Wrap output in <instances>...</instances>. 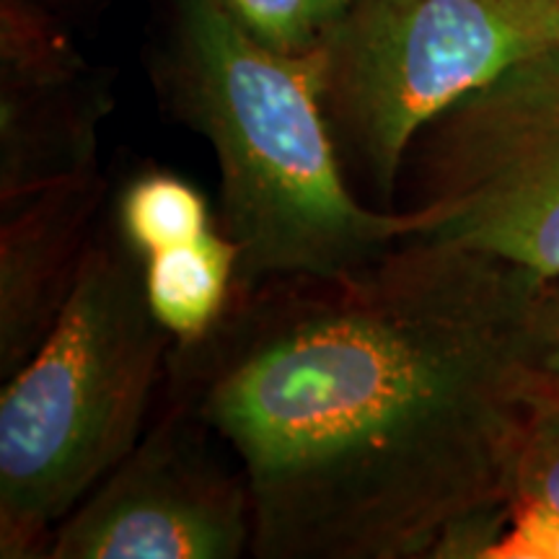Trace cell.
Listing matches in <instances>:
<instances>
[{"mask_svg":"<svg viewBox=\"0 0 559 559\" xmlns=\"http://www.w3.org/2000/svg\"><path fill=\"white\" fill-rule=\"evenodd\" d=\"M555 283L438 239L234 290L160 394L247 474L260 559L481 557L555 400Z\"/></svg>","mask_w":559,"mask_h":559,"instance_id":"cell-1","label":"cell"},{"mask_svg":"<svg viewBox=\"0 0 559 559\" xmlns=\"http://www.w3.org/2000/svg\"><path fill=\"white\" fill-rule=\"evenodd\" d=\"M151 75L160 102L213 151L218 228L239 249L236 288L330 275L419 234L347 179L321 104L317 47L280 52L221 0H156Z\"/></svg>","mask_w":559,"mask_h":559,"instance_id":"cell-2","label":"cell"},{"mask_svg":"<svg viewBox=\"0 0 559 559\" xmlns=\"http://www.w3.org/2000/svg\"><path fill=\"white\" fill-rule=\"evenodd\" d=\"M171 347L143 260L109 215L50 337L0 394V557H47L60 523L135 449Z\"/></svg>","mask_w":559,"mask_h":559,"instance_id":"cell-3","label":"cell"},{"mask_svg":"<svg viewBox=\"0 0 559 559\" xmlns=\"http://www.w3.org/2000/svg\"><path fill=\"white\" fill-rule=\"evenodd\" d=\"M555 45L559 0H353L317 41L321 104L347 179L396 210L419 132Z\"/></svg>","mask_w":559,"mask_h":559,"instance_id":"cell-4","label":"cell"},{"mask_svg":"<svg viewBox=\"0 0 559 559\" xmlns=\"http://www.w3.org/2000/svg\"><path fill=\"white\" fill-rule=\"evenodd\" d=\"M404 207L438 239L559 280V45L523 58L419 132Z\"/></svg>","mask_w":559,"mask_h":559,"instance_id":"cell-5","label":"cell"},{"mask_svg":"<svg viewBox=\"0 0 559 559\" xmlns=\"http://www.w3.org/2000/svg\"><path fill=\"white\" fill-rule=\"evenodd\" d=\"M254 544L241 464L169 396L128 456L55 531L50 559H239Z\"/></svg>","mask_w":559,"mask_h":559,"instance_id":"cell-6","label":"cell"},{"mask_svg":"<svg viewBox=\"0 0 559 559\" xmlns=\"http://www.w3.org/2000/svg\"><path fill=\"white\" fill-rule=\"evenodd\" d=\"M109 81L55 16L32 0H0V207L99 169Z\"/></svg>","mask_w":559,"mask_h":559,"instance_id":"cell-7","label":"cell"},{"mask_svg":"<svg viewBox=\"0 0 559 559\" xmlns=\"http://www.w3.org/2000/svg\"><path fill=\"white\" fill-rule=\"evenodd\" d=\"M107 179L99 169L0 207V376L45 345L66 311L99 230Z\"/></svg>","mask_w":559,"mask_h":559,"instance_id":"cell-8","label":"cell"},{"mask_svg":"<svg viewBox=\"0 0 559 559\" xmlns=\"http://www.w3.org/2000/svg\"><path fill=\"white\" fill-rule=\"evenodd\" d=\"M239 249L221 228L143 260L145 298L158 324L185 345L213 330L236 288Z\"/></svg>","mask_w":559,"mask_h":559,"instance_id":"cell-9","label":"cell"},{"mask_svg":"<svg viewBox=\"0 0 559 559\" xmlns=\"http://www.w3.org/2000/svg\"><path fill=\"white\" fill-rule=\"evenodd\" d=\"M115 223L140 260L213 228L205 198L187 179L160 169L138 174L124 187L115 205Z\"/></svg>","mask_w":559,"mask_h":559,"instance_id":"cell-10","label":"cell"},{"mask_svg":"<svg viewBox=\"0 0 559 559\" xmlns=\"http://www.w3.org/2000/svg\"><path fill=\"white\" fill-rule=\"evenodd\" d=\"M239 24L280 52H309L324 32L317 0H221Z\"/></svg>","mask_w":559,"mask_h":559,"instance_id":"cell-11","label":"cell"},{"mask_svg":"<svg viewBox=\"0 0 559 559\" xmlns=\"http://www.w3.org/2000/svg\"><path fill=\"white\" fill-rule=\"evenodd\" d=\"M513 500L559 510V402L536 417L523 445Z\"/></svg>","mask_w":559,"mask_h":559,"instance_id":"cell-12","label":"cell"},{"mask_svg":"<svg viewBox=\"0 0 559 559\" xmlns=\"http://www.w3.org/2000/svg\"><path fill=\"white\" fill-rule=\"evenodd\" d=\"M485 559H559V510L513 500Z\"/></svg>","mask_w":559,"mask_h":559,"instance_id":"cell-13","label":"cell"},{"mask_svg":"<svg viewBox=\"0 0 559 559\" xmlns=\"http://www.w3.org/2000/svg\"><path fill=\"white\" fill-rule=\"evenodd\" d=\"M555 306H557V321H555V340H551L549 355H547V373L555 400L559 402V280L555 283Z\"/></svg>","mask_w":559,"mask_h":559,"instance_id":"cell-14","label":"cell"},{"mask_svg":"<svg viewBox=\"0 0 559 559\" xmlns=\"http://www.w3.org/2000/svg\"><path fill=\"white\" fill-rule=\"evenodd\" d=\"M32 3L41 5V9H47L50 13H55L58 19H66L70 11L75 9H88L94 0H32Z\"/></svg>","mask_w":559,"mask_h":559,"instance_id":"cell-15","label":"cell"},{"mask_svg":"<svg viewBox=\"0 0 559 559\" xmlns=\"http://www.w3.org/2000/svg\"><path fill=\"white\" fill-rule=\"evenodd\" d=\"M353 3V0H317V9H319V16H321V24H330L340 16L342 11L347 9V5Z\"/></svg>","mask_w":559,"mask_h":559,"instance_id":"cell-16","label":"cell"}]
</instances>
